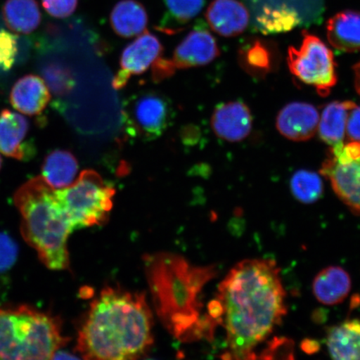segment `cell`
<instances>
[{"mask_svg":"<svg viewBox=\"0 0 360 360\" xmlns=\"http://www.w3.org/2000/svg\"><path fill=\"white\" fill-rule=\"evenodd\" d=\"M280 273L273 259H245L220 283L208 316L224 328L223 358L257 359L255 350L281 326L287 306Z\"/></svg>","mask_w":360,"mask_h":360,"instance_id":"6da1fadb","label":"cell"},{"mask_svg":"<svg viewBox=\"0 0 360 360\" xmlns=\"http://www.w3.org/2000/svg\"><path fill=\"white\" fill-rule=\"evenodd\" d=\"M152 327L145 295L106 288L90 305L76 349L87 359H139L154 341Z\"/></svg>","mask_w":360,"mask_h":360,"instance_id":"7a4b0ae2","label":"cell"},{"mask_svg":"<svg viewBox=\"0 0 360 360\" xmlns=\"http://www.w3.org/2000/svg\"><path fill=\"white\" fill-rule=\"evenodd\" d=\"M146 268L155 309L168 330L180 340L212 335L215 326L208 315L201 317L200 297L214 269L169 254L148 256Z\"/></svg>","mask_w":360,"mask_h":360,"instance_id":"3957f363","label":"cell"},{"mask_svg":"<svg viewBox=\"0 0 360 360\" xmlns=\"http://www.w3.org/2000/svg\"><path fill=\"white\" fill-rule=\"evenodd\" d=\"M13 202L20 214L21 235L45 266L53 270L69 268L68 240L75 229L55 188L42 176L35 177L18 188Z\"/></svg>","mask_w":360,"mask_h":360,"instance_id":"277c9868","label":"cell"},{"mask_svg":"<svg viewBox=\"0 0 360 360\" xmlns=\"http://www.w3.org/2000/svg\"><path fill=\"white\" fill-rule=\"evenodd\" d=\"M67 341L51 314L28 305L0 308V359H51Z\"/></svg>","mask_w":360,"mask_h":360,"instance_id":"5b68a950","label":"cell"},{"mask_svg":"<svg viewBox=\"0 0 360 360\" xmlns=\"http://www.w3.org/2000/svg\"><path fill=\"white\" fill-rule=\"evenodd\" d=\"M56 193L75 231L105 224L115 195V188L90 169L84 170L71 186Z\"/></svg>","mask_w":360,"mask_h":360,"instance_id":"8992f818","label":"cell"},{"mask_svg":"<svg viewBox=\"0 0 360 360\" xmlns=\"http://www.w3.org/2000/svg\"><path fill=\"white\" fill-rule=\"evenodd\" d=\"M299 49L290 47L287 62L290 70L302 82L312 85L326 97L337 83L336 64L331 49L316 36L303 32Z\"/></svg>","mask_w":360,"mask_h":360,"instance_id":"52a82bcc","label":"cell"},{"mask_svg":"<svg viewBox=\"0 0 360 360\" xmlns=\"http://www.w3.org/2000/svg\"><path fill=\"white\" fill-rule=\"evenodd\" d=\"M122 115L129 136L151 141L168 129L173 122L174 110L172 103L164 94L143 91L126 100Z\"/></svg>","mask_w":360,"mask_h":360,"instance_id":"ba28073f","label":"cell"},{"mask_svg":"<svg viewBox=\"0 0 360 360\" xmlns=\"http://www.w3.org/2000/svg\"><path fill=\"white\" fill-rule=\"evenodd\" d=\"M255 25L264 34L283 33L319 19L323 0H245Z\"/></svg>","mask_w":360,"mask_h":360,"instance_id":"9c48e42d","label":"cell"},{"mask_svg":"<svg viewBox=\"0 0 360 360\" xmlns=\"http://www.w3.org/2000/svg\"><path fill=\"white\" fill-rule=\"evenodd\" d=\"M321 173L330 180L340 200L360 214V142L331 146Z\"/></svg>","mask_w":360,"mask_h":360,"instance_id":"30bf717a","label":"cell"},{"mask_svg":"<svg viewBox=\"0 0 360 360\" xmlns=\"http://www.w3.org/2000/svg\"><path fill=\"white\" fill-rule=\"evenodd\" d=\"M163 53L160 39L150 32H143L124 49L120 58V70L112 81L116 89H122L133 75L146 73Z\"/></svg>","mask_w":360,"mask_h":360,"instance_id":"8fae6325","label":"cell"},{"mask_svg":"<svg viewBox=\"0 0 360 360\" xmlns=\"http://www.w3.org/2000/svg\"><path fill=\"white\" fill-rule=\"evenodd\" d=\"M219 55L214 36L205 29L197 28L174 49L171 62L175 70H186L209 65Z\"/></svg>","mask_w":360,"mask_h":360,"instance_id":"7c38bea8","label":"cell"},{"mask_svg":"<svg viewBox=\"0 0 360 360\" xmlns=\"http://www.w3.org/2000/svg\"><path fill=\"white\" fill-rule=\"evenodd\" d=\"M319 112L307 103L292 102L278 112L276 127L283 136L292 141H306L318 131Z\"/></svg>","mask_w":360,"mask_h":360,"instance_id":"4fadbf2b","label":"cell"},{"mask_svg":"<svg viewBox=\"0 0 360 360\" xmlns=\"http://www.w3.org/2000/svg\"><path fill=\"white\" fill-rule=\"evenodd\" d=\"M253 118L244 103H222L214 111L211 126L217 136L229 142L244 141L251 132Z\"/></svg>","mask_w":360,"mask_h":360,"instance_id":"5bb4252c","label":"cell"},{"mask_svg":"<svg viewBox=\"0 0 360 360\" xmlns=\"http://www.w3.org/2000/svg\"><path fill=\"white\" fill-rule=\"evenodd\" d=\"M250 18V11L238 0H214L206 12L211 29L224 37H233L244 32Z\"/></svg>","mask_w":360,"mask_h":360,"instance_id":"9a60e30c","label":"cell"},{"mask_svg":"<svg viewBox=\"0 0 360 360\" xmlns=\"http://www.w3.org/2000/svg\"><path fill=\"white\" fill-rule=\"evenodd\" d=\"M51 98L44 79L34 75H25L18 80L11 92L12 106L21 114L29 116L41 114Z\"/></svg>","mask_w":360,"mask_h":360,"instance_id":"2e32d148","label":"cell"},{"mask_svg":"<svg viewBox=\"0 0 360 360\" xmlns=\"http://www.w3.org/2000/svg\"><path fill=\"white\" fill-rule=\"evenodd\" d=\"M30 129L29 120L18 112H0V153L17 160L27 159L25 139Z\"/></svg>","mask_w":360,"mask_h":360,"instance_id":"e0dca14e","label":"cell"},{"mask_svg":"<svg viewBox=\"0 0 360 360\" xmlns=\"http://www.w3.org/2000/svg\"><path fill=\"white\" fill-rule=\"evenodd\" d=\"M327 38L333 47L345 52L360 51V11L336 13L326 25Z\"/></svg>","mask_w":360,"mask_h":360,"instance_id":"ac0fdd59","label":"cell"},{"mask_svg":"<svg viewBox=\"0 0 360 360\" xmlns=\"http://www.w3.org/2000/svg\"><path fill=\"white\" fill-rule=\"evenodd\" d=\"M349 274L339 266L321 270L313 282L315 298L323 304L335 305L343 302L351 290Z\"/></svg>","mask_w":360,"mask_h":360,"instance_id":"d6986e66","label":"cell"},{"mask_svg":"<svg viewBox=\"0 0 360 360\" xmlns=\"http://www.w3.org/2000/svg\"><path fill=\"white\" fill-rule=\"evenodd\" d=\"M326 345L333 359L360 360V321L348 319L330 328Z\"/></svg>","mask_w":360,"mask_h":360,"instance_id":"ffe728a7","label":"cell"},{"mask_svg":"<svg viewBox=\"0 0 360 360\" xmlns=\"http://www.w3.org/2000/svg\"><path fill=\"white\" fill-rule=\"evenodd\" d=\"M78 171L77 159L71 152L56 150L45 157L41 176L49 186L62 190L75 181Z\"/></svg>","mask_w":360,"mask_h":360,"instance_id":"44dd1931","label":"cell"},{"mask_svg":"<svg viewBox=\"0 0 360 360\" xmlns=\"http://www.w3.org/2000/svg\"><path fill=\"white\" fill-rule=\"evenodd\" d=\"M110 22L117 34L123 38H132L145 32L148 15L141 4L135 0H122L112 8Z\"/></svg>","mask_w":360,"mask_h":360,"instance_id":"7402d4cb","label":"cell"},{"mask_svg":"<svg viewBox=\"0 0 360 360\" xmlns=\"http://www.w3.org/2000/svg\"><path fill=\"white\" fill-rule=\"evenodd\" d=\"M355 103L352 101H335L323 110L319 122V134L323 142L334 146L344 143L349 112Z\"/></svg>","mask_w":360,"mask_h":360,"instance_id":"603a6c76","label":"cell"},{"mask_svg":"<svg viewBox=\"0 0 360 360\" xmlns=\"http://www.w3.org/2000/svg\"><path fill=\"white\" fill-rule=\"evenodd\" d=\"M3 17L8 28L16 34H31L41 22V13L35 0H7Z\"/></svg>","mask_w":360,"mask_h":360,"instance_id":"cb8c5ba5","label":"cell"},{"mask_svg":"<svg viewBox=\"0 0 360 360\" xmlns=\"http://www.w3.org/2000/svg\"><path fill=\"white\" fill-rule=\"evenodd\" d=\"M323 187L321 176L309 170L298 171L292 175L290 181L292 195L304 204H312L321 199Z\"/></svg>","mask_w":360,"mask_h":360,"instance_id":"d4e9b609","label":"cell"},{"mask_svg":"<svg viewBox=\"0 0 360 360\" xmlns=\"http://www.w3.org/2000/svg\"><path fill=\"white\" fill-rule=\"evenodd\" d=\"M165 3L170 17L184 25L199 15L205 0H165Z\"/></svg>","mask_w":360,"mask_h":360,"instance_id":"484cf974","label":"cell"},{"mask_svg":"<svg viewBox=\"0 0 360 360\" xmlns=\"http://www.w3.org/2000/svg\"><path fill=\"white\" fill-rule=\"evenodd\" d=\"M43 73L47 86L58 96H63L73 88V79L65 67L57 65H49L45 68Z\"/></svg>","mask_w":360,"mask_h":360,"instance_id":"4316f807","label":"cell"},{"mask_svg":"<svg viewBox=\"0 0 360 360\" xmlns=\"http://www.w3.org/2000/svg\"><path fill=\"white\" fill-rule=\"evenodd\" d=\"M17 55L18 36L0 30V70H10L15 64Z\"/></svg>","mask_w":360,"mask_h":360,"instance_id":"83f0119b","label":"cell"},{"mask_svg":"<svg viewBox=\"0 0 360 360\" xmlns=\"http://www.w3.org/2000/svg\"><path fill=\"white\" fill-rule=\"evenodd\" d=\"M18 246L6 233H0V273L6 272L15 264Z\"/></svg>","mask_w":360,"mask_h":360,"instance_id":"f1b7e54d","label":"cell"},{"mask_svg":"<svg viewBox=\"0 0 360 360\" xmlns=\"http://www.w3.org/2000/svg\"><path fill=\"white\" fill-rule=\"evenodd\" d=\"M245 63L255 71H266L269 68V56L267 49L259 42H256L246 53Z\"/></svg>","mask_w":360,"mask_h":360,"instance_id":"f546056e","label":"cell"},{"mask_svg":"<svg viewBox=\"0 0 360 360\" xmlns=\"http://www.w3.org/2000/svg\"><path fill=\"white\" fill-rule=\"evenodd\" d=\"M44 10L53 17L64 19L74 13L78 0H42Z\"/></svg>","mask_w":360,"mask_h":360,"instance_id":"4dcf8cb0","label":"cell"},{"mask_svg":"<svg viewBox=\"0 0 360 360\" xmlns=\"http://www.w3.org/2000/svg\"><path fill=\"white\" fill-rule=\"evenodd\" d=\"M345 134L349 141L360 142V106L354 105L349 110Z\"/></svg>","mask_w":360,"mask_h":360,"instance_id":"1f68e13d","label":"cell"},{"mask_svg":"<svg viewBox=\"0 0 360 360\" xmlns=\"http://www.w3.org/2000/svg\"><path fill=\"white\" fill-rule=\"evenodd\" d=\"M319 344L316 341L306 340L302 343V349L307 354H314L319 350Z\"/></svg>","mask_w":360,"mask_h":360,"instance_id":"d6a6232c","label":"cell"},{"mask_svg":"<svg viewBox=\"0 0 360 360\" xmlns=\"http://www.w3.org/2000/svg\"><path fill=\"white\" fill-rule=\"evenodd\" d=\"M354 86L360 96V62L354 66Z\"/></svg>","mask_w":360,"mask_h":360,"instance_id":"836d02e7","label":"cell"},{"mask_svg":"<svg viewBox=\"0 0 360 360\" xmlns=\"http://www.w3.org/2000/svg\"><path fill=\"white\" fill-rule=\"evenodd\" d=\"M2 158L1 156H0V169H1V167H2Z\"/></svg>","mask_w":360,"mask_h":360,"instance_id":"e575fe53","label":"cell"}]
</instances>
